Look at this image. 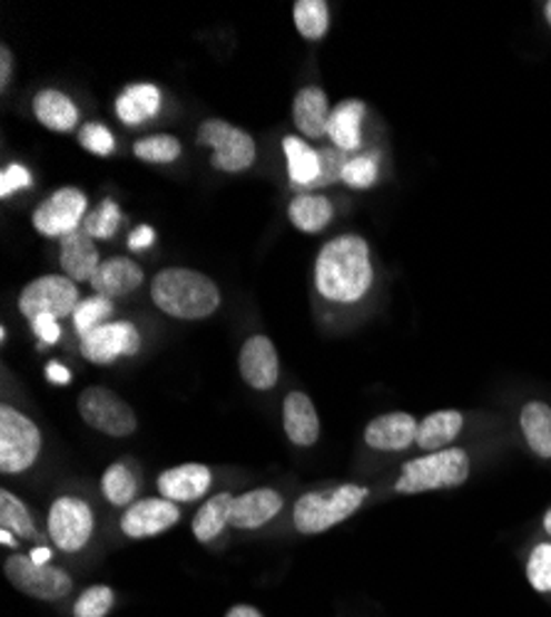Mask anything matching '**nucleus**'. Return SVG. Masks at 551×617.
Instances as JSON below:
<instances>
[{"instance_id": "38", "label": "nucleus", "mask_w": 551, "mask_h": 617, "mask_svg": "<svg viewBox=\"0 0 551 617\" xmlns=\"http://www.w3.org/2000/svg\"><path fill=\"white\" fill-rule=\"evenodd\" d=\"M378 178V161L376 156H356L348 158V164L344 168V183L348 188H371Z\"/></svg>"}, {"instance_id": "35", "label": "nucleus", "mask_w": 551, "mask_h": 617, "mask_svg": "<svg viewBox=\"0 0 551 617\" xmlns=\"http://www.w3.org/2000/svg\"><path fill=\"white\" fill-rule=\"evenodd\" d=\"M111 312H115V306H111V300H107V296H89V300L80 302V306L75 308L72 326L77 334H80V339H85L87 334H92L95 329L102 326L111 316Z\"/></svg>"}, {"instance_id": "2", "label": "nucleus", "mask_w": 551, "mask_h": 617, "mask_svg": "<svg viewBox=\"0 0 551 617\" xmlns=\"http://www.w3.org/2000/svg\"><path fill=\"white\" fill-rule=\"evenodd\" d=\"M151 300L174 319H206L220 306V290L206 274L188 267H168L154 277Z\"/></svg>"}, {"instance_id": "40", "label": "nucleus", "mask_w": 551, "mask_h": 617, "mask_svg": "<svg viewBox=\"0 0 551 617\" xmlns=\"http://www.w3.org/2000/svg\"><path fill=\"white\" fill-rule=\"evenodd\" d=\"M80 144L95 156H109L117 148L115 134H111L105 124H97V121L85 124L80 131Z\"/></svg>"}, {"instance_id": "43", "label": "nucleus", "mask_w": 551, "mask_h": 617, "mask_svg": "<svg viewBox=\"0 0 551 617\" xmlns=\"http://www.w3.org/2000/svg\"><path fill=\"white\" fill-rule=\"evenodd\" d=\"M154 239H156L154 227L151 225H139L137 231L129 235V247L131 249H146L149 245H154Z\"/></svg>"}, {"instance_id": "4", "label": "nucleus", "mask_w": 551, "mask_h": 617, "mask_svg": "<svg viewBox=\"0 0 551 617\" xmlns=\"http://www.w3.org/2000/svg\"><path fill=\"white\" fill-rule=\"evenodd\" d=\"M468 479L470 454L463 448H445L403 464L393 489L399 494H423V491L463 487Z\"/></svg>"}, {"instance_id": "14", "label": "nucleus", "mask_w": 551, "mask_h": 617, "mask_svg": "<svg viewBox=\"0 0 551 617\" xmlns=\"http://www.w3.org/2000/svg\"><path fill=\"white\" fill-rule=\"evenodd\" d=\"M240 375L253 391H273L279 381V356L267 336H250L240 349Z\"/></svg>"}, {"instance_id": "20", "label": "nucleus", "mask_w": 551, "mask_h": 617, "mask_svg": "<svg viewBox=\"0 0 551 617\" xmlns=\"http://www.w3.org/2000/svg\"><path fill=\"white\" fill-rule=\"evenodd\" d=\"M292 117L295 127L307 136V139H324L329 136V99L322 87H302L292 101Z\"/></svg>"}, {"instance_id": "41", "label": "nucleus", "mask_w": 551, "mask_h": 617, "mask_svg": "<svg viewBox=\"0 0 551 617\" xmlns=\"http://www.w3.org/2000/svg\"><path fill=\"white\" fill-rule=\"evenodd\" d=\"M32 186L30 170L22 164H8L0 174V198H10L18 190H28Z\"/></svg>"}, {"instance_id": "3", "label": "nucleus", "mask_w": 551, "mask_h": 617, "mask_svg": "<svg viewBox=\"0 0 551 617\" xmlns=\"http://www.w3.org/2000/svg\"><path fill=\"white\" fill-rule=\"evenodd\" d=\"M368 499V487L344 482L327 489H314L302 494L292 509V523L305 536H317L340 527L362 509Z\"/></svg>"}, {"instance_id": "48", "label": "nucleus", "mask_w": 551, "mask_h": 617, "mask_svg": "<svg viewBox=\"0 0 551 617\" xmlns=\"http://www.w3.org/2000/svg\"><path fill=\"white\" fill-rule=\"evenodd\" d=\"M544 531L551 536V509L544 513Z\"/></svg>"}, {"instance_id": "28", "label": "nucleus", "mask_w": 551, "mask_h": 617, "mask_svg": "<svg viewBox=\"0 0 551 617\" xmlns=\"http://www.w3.org/2000/svg\"><path fill=\"white\" fill-rule=\"evenodd\" d=\"M283 151L287 156V174L295 188H312L319 178V151H314L297 136H285Z\"/></svg>"}, {"instance_id": "5", "label": "nucleus", "mask_w": 551, "mask_h": 617, "mask_svg": "<svg viewBox=\"0 0 551 617\" xmlns=\"http://www.w3.org/2000/svg\"><path fill=\"white\" fill-rule=\"evenodd\" d=\"M3 574L10 586L32 600L58 603L75 590V580L67 570L52 564H40L32 556L13 554L6 558Z\"/></svg>"}, {"instance_id": "26", "label": "nucleus", "mask_w": 551, "mask_h": 617, "mask_svg": "<svg viewBox=\"0 0 551 617\" xmlns=\"http://www.w3.org/2000/svg\"><path fill=\"white\" fill-rule=\"evenodd\" d=\"M233 494L230 491H220V494L210 497L204 507L196 511L194 523H190V531H194L196 541L210 543L216 541L218 536L230 527V509H233Z\"/></svg>"}, {"instance_id": "9", "label": "nucleus", "mask_w": 551, "mask_h": 617, "mask_svg": "<svg viewBox=\"0 0 551 617\" xmlns=\"http://www.w3.org/2000/svg\"><path fill=\"white\" fill-rule=\"evenodd\" d=\"M95 533V511L82 497H58L48 511V539L62 554H80Z\"/></svg>"}, {"instance_id": "1", "label": "nucleus", "mask_w": 551, "mask_h": 617, "mask_svg": "<svg viewBox=\"0 0 551 617\" xmlns=\"http://www.w3.org/2000/svg\"><path fill=\"white\" fill-rule=\"evenodd\" d=\"M314 282L324 300L354 304L364 300L374 284V267L364 237L340 235L322 247L314 267Z\"/></svg>"}, {"instance_id": "31", "label": "nucleus", "mask_w": 551, "mask_h": 617, "mask_svg": "<svg viewBox=\"0 0 551 617\" xmlns=\"http://www.w3.org/2000/svg\"><path fill=\"white\" fill-rule=\"evenodd\" d=\"M139 474L129 462H115L102 474V494L111 507H131L139 494Z\"/></svg>"}, {"instance_id": "36", "label": "nucleus", "mask_w": 551, "mask_h": 617, "mask_svg": "<svg viewBox=\"0 0 551 617\" xmlns=\"http://www.w3.org/2000/svg\"><path fill=\"white\" fill-rule=\"evenodd\" d=\"M119 225H121V210H119V205L115 200H109V198L102 205H99L97 210L87 213V218L82 223L87 235L95 237V239L115 237V233L119 231Z\"/></svg>"}, {"instance_id": "13", "label": "nucleus", "mask_w": 551, "mask_h": 617, "mask_svg": "<svg viewBox=\"0 0 551 617\" xmlns=\"http://www.w3.org/2000/svg\"><path fill=\"white\" fill-rule=\"evenodd\" d=\"M178 521H181V509H178V505H174V501H168L164 497L161 499L149 497V499L134 501L131 507H127L119 527L127 539L141 541L174 529Z\"/></svg>"}, {"instance_id": "27", "label": "nucleus", "mask_w": 551, "mask_h": 617, "mask_svg": "<svg viewBox=\"0 0 551 617\" xmlns=\"http://www.w3.org/2000/svg\"><path fill=\"white\" fill-rule=\"evenodd\" d=\"M520 428L530 450L542 460H551V408L542 400L527 403L520 415Z\"/></svg>"}, {"instance_id": "47", "label": "nucleus", "mask_w": 551, "mask_h": 617, "mask_svg": "<svg viewBox=\"0 0 551 617\" xmlns=\"http://www.w3.org/2000/svg\"><path fill=\"white\" fill-rule=\"evenodd\" d=\"M18 536L13 531H8V529H0V541H3V546H18Z\"/></svg>"}, {"instance_id": "23", "label": "nucleus", "mask_w": 551, "mask_h": 617, "mask_svg": "<svg viewBox=\"0 0 551 617\" xmlns=\"http://www.w3.org/2000/svg\"><path fill=\"white\" fill-rule=\"evenodd\" d=\"M117 117L127 124V127H141L149 119H154L161 109V91L156 85H127L115 101Z\"/></svg>"}, {"instance_id": "46", "label": "nucleus", "mask_w": 551, "mask_h": 617, "mask_svg": "<svg viewBox=\"0 0 551 617\" xmlns=\"http://www.w3.org/2000/svg\"><path fill=\"white\" fill-rule=\"evenodd\" d=\"M225 617H265L260 610L255 608V605H247V603H238L233 605V608L225 613Z\"/></svg>"}, {"instance_id": "50", "label": "nucleus", "mask_w": 551, "mask_h": 617, "mask_svg": "<svg viewBox=\"0 0 551 617\" xmlns=\"http://www.w3.org/2000/svg\"><path fill=\"white\" fill-rule=\"evenodd\" d=\"M6 339H8V331H6V326H0V341H3V344H6Z\"/></svg>"}, {"instance_id": "10", "label": "nucleus", "mask_w": 551, "mask_h": 617, "mask_svg": "<svg viewBox=\"0 0 551 617\" xmlns=\"http://www.w3.org/2000/svg\"><path fill=\"white\" fill-rule=\"evenodd\" d=\"M20 314L32 322L40 314H52L58 319L72 316L75 308L80 306V290L70 277L62 274H45L26 284V290L20 292Z\"/></svg>"}, {"instance_id": "16", "label": "nucleus", "mask_w": 551, "mask_h": 617, "mask_svg": "<svg viewBox=\"0 0 551 617\" xmlns=\"http://www.w3.org/2000/svg\"><path fill=\"white\" fill-rule=\"evenodd\" d=\"M285 507V497L277 489L260 487L233 499L230 527L243 531H255L267 527Z\"/></svg>"}, {"instance_id": "49", "label": "nucleus", "mask_w": 551, "mask_h": 617, "mask_svg": "<svg viewBox=\"0 0 551 617\" xmlns=\"http://www.w3.org/2000/svg\"><path fill=\"white\" fill-rule=\"evenodd\" d=\"M544 16H547V20H549V26H551V0H549V3L544 6Z\"/></svg>"}, {"instance_id": "15", "label": "nucleus", "mask_w": 551, "mask_h": 617, "mask_svg": "<svg viewBox=\"0 0 551 617\" xmlns=\"http://www.w3.org/2000/svg\"><path fill=\"white\" fill-rule=\"evenodd\" d=\"M213 484V470L200 462L178 464L166 470L156 479L161 497L174 501V505H194V501L204 499Z\"/></svg>"}, {"instance_id": "22", "label": "nucleus", "mask_w": 551, "mask_h": 617, "mask_svg": "<svg viewBox=\"0 0 551 617\" xmlns=\"http://www.w3.org/2000/svg\"><path fill=\"white\" fill-rule=\"evenodd\" d=\"M144 282V270L127 257H111L99 265L92 287L97 294L107 296V300H117V296H127L134 290H139Z\"/></svg>"}, {"instance_id": "25", "label": "nucleus", "mask_w": 551, "mask_h": 617, "mask_svg": "<svg viewBox=\"0 0 551 617\" xmlns=\"http://www.w3.org/2000/svg\"><path fill=\"white\" fill-rule=\"evenodd\" d=\"M465 418L457 410H437L425 420L419 422V435H415V444L425 452H437L450 448V442H455L460 432H463Z\"/></svg>"}, {"instance_id": "21", "label": "nucleus", "mask_w": 551, "mask_h": 617, "mask_svg": "<svg viewBox=\"0 0 551 617\" xmlns=\"http://www.w3.org/2000/svg\"><path fill=\"white\" fill-rule=\"evenodd\" d=\"M32 114L45 129L70 134L80 124V109L60 89H42L32 97Z\"/></svg>"}, {"instance_id": "8", "label": "nucleus", "mask_w": 551, "mask_h": 617, "mask_svg": "<svg viewBox=\"0 0 551 617\" xmlns=\"http://www.w3.org/2000/svg\"><path fill=\"white\" fill-rule=\"evenodd\" d=\"M198 144L213 148L210 166L225 174H243L255 164L257 156L253 136L223 119H206L200 124Z\"/></svg>"}, {"instance_id": "18", "label": "nucleus", "mask_w": 551, "mask_h": 617, "mask_svg": "<svg viewBox=\"0 0 551 617\" xmlns=\"http://www.w3.org/2000/svg\"><path fill=\"white\" fill-rule=\"evenodd\" d=\"M283 428L287 440L292 444H297V448H312V444L319 440V432H322L319 415L307 393L302 391L287 393L283 403Z\"/></svg>"}, {"instance_id": "12", "label": "nucleus", "mask_w": 551, "mask_h": 617, "mask_svg": "<svg viewBox=\"0 0 551 617\" xmlns=\"http://www.w3.org/2000/svg\"><path fill=\"white\" fill-rule=\"evenodd\" d=\"M141 349V334L131 322L102 324L87 334L80 344L82 356L95 365H109L121 356H137Z\"/></svg>"}, {"instance_id": "45", "label": "nucleus", "mask_w": 551, "mask_h": 617, "mask_svg": "<svg viewBox=\"0 0 551 617\" xmlns=\"http://www.w3.org/2000/svg\"><path fill=\"white\" fill-rule=\"evenodd\" d=\"M48 379H50L52 383L67 385V383H70V379H72V375H70V371H67V369H65V365H62V363H50V365H48Z\"/></svg>"}, {"instance_id": "34", "label": "nucleus", "mask_w": 551, "mask_h": 617, "mask_svg": "<svg viewBox=\"0 0 551 617\" xmlns=\"http://www.w3.org/2000/svg\"><path fill=\"white\" fill-rule=\"evenodd\" d=\"M117 605V592L111 586H89L72 605V617H107Z\"/></svg>"}, {"instance_id": "19", "label": "nucleus", "mask_w": 551, "mask_h": 617, "mask_svg": "<svg viewBox=\"0 0 551 617\" xmlns=\"http://www.w3.org/2000/svg\"><path fill=\"white\" fill-rule=\"evenodd\" d=\"M60 265L65 270V277H70L75 284L95 280L102 262H99L95 237H89L85 227L60 239Z\"/></svg>"}, {"instance_id": "17", "label": "nucleus", "mask_w": 551, "mask_h": 617, "mask_svg": "<svg viewBox=\"0 0 551 617\" xmlns=\"http://www.w3.org/2000/svg\"><path fill=\"white\" fill-rule=\"evenodd\" d=\"M419 420L411 413H386L374 418L364 430V442L378 452H403L415 444Z\"/></svg>"}, {"instance_id": "44", "label": "nucleus", "mask_w": 551, "mask_h": 617, "mask_svg": "<svg viewBox=\"0 0 551 617\" xmlns=\"http://www.w3.org/2000/svg\"><path fill=\"white\" fill-rule=\"evenodd\" d=\"M10 75H13V55H10V50L0 48V89H8L10 85Z\"/></svg>"}, {"instance_id": "30", "label": "nucleus", "mask_w": 551, "mask_h": 617, "mask_svg": "<svg viewBox=\"0 0 551 617\" xmlns=\"http://www.w3.org/2000/svg\"><path fill=\"white\" fill-rule=\"evenodd\" d=\"M0 529L13 531L18 539H26L32 543L45 541V533L38 529V523L32 519L26 501L8 489L0 491Z\"/></svg>"}, {"instance_id": "11", "label": "nucleus", "mask_w": 551, "mask_h": 617, "mask_svg": "<svg viewBox=\"0 0 551 617\" xmlns=\"http://www.w3.org/2000/svg\"><path fill=\"white\" fill-rule=\"evenodd\" d=\"M87 218V196L72 186L55 190L45 198L36 213H32V225L45 237H65L80 231Z\"/></svg>"}, {"instance_id": "37", "label": "nucleus", "mask_w": 551, "mask_h": 617, "mask_svg": "<svg viewBox=\"0 0 551 617\" xmlns=\"http://www.w3.org/2000/svg\"><path fill=\"white\" fill-rule=\"evenodd\" d=\"M527 580L537 592H551V543H539L527 561Z\"/></svg>"}, {"instance_id": "6", "label": "nucleus", "mask_w": 551, "mask_h": 617, "mask_svg": "<svg viewBox=\"0 0 551 617\" xmlns=\"http://www.w3.org/2000/svg\"><path fill=\"white\" fill-rule=\"evenodd\" d=\"M42 450L40 428L18 408H0V472L20 474L38 462Z\"/></svg>"}, {"instance_id": "7", "label": "nucleus", "mask_w": 551, "mask_h": 617, "mask_svg": "<svg viewBox=\"0 0 551 617\" xmlns=\"http://www.w3.org/2000/svg\"><path fill=\"white\" fill-rule=\"evenodd\" d=\"M77 410L89 428L107 438H129L139 428L134 408L105 385L85 388L77 398Z\"/></svg>"}, {"instance_id": "29", "label": "nucleus", "mask_w": 551, "mask_h": 617, "mask_svg": "<svg viewBox=\"0 0 551 617\" xmlns=\"http://www.w3.org/2000/svg\"><path fill=\"white\" fill-rule=\"evenodd\" d=\"M287 218L302 233H322L334 218V205L324 196L305 193V196H297L289 203Z\"/></svg>"}, {"instance_id": "42", "label": "nucleus", "mask_w": 551, "mask_h": 617, "mask_svg": "<svg viewBox=\"0 0 551 617\" xmlns=\"http://www.w3.org/2000/svg\"><path fill=\"white\" fill-rule=\"evenodd\" d=\"M30 329H32V334H36L45 346H50V344H58L60 336H62V329L58 324V316H52V314H40L36 316L30 322Z\"/></svg>"}, {"instance_id": "33", "label": "nucleus", "mask_w": 551, "mask_h": 617, "mask_svg": "<svg viewBox=\"0 0 551 617\" xmlns=\"http://www.w3.org/2000/svg\"><path fill=\"white\" fill-rule=\"evenodd\" d=\"M184 146L171 134H156L146 136L134 144V156L141 158L146 164H174L181 156Z\"/></svg>"}, {"instance_id": "24", "label": "nucleus", "mask_w": 551, "mask_h": 617, "mask_svg": "<svg viewBox=\"0 0 551 617\" xmlns=\"http://www.w3.org/2000/svg\"><path fill=\"white\" fill-rule=\"evenodd\" d=\"M366 117V105L362 99H344L332 109L329 136L332 144L342 151L362 148V121Z\"/></svg>"}, {"instance_id": "32", "label": "nucleus", "mask_w": 551, "mask_h": 617, "mask_svg": "<svg viewBox=\"0 0 551 617\" xmlns=\"http://www.w3.org/2000/svg\"><path fill=\"white\" fill-rule=\"evenodd\" d=\"M295 26L305 40H322L329 30V6L324 0H297L295 3Z\"/></svg>"}, {"instance_id": "39", "label": "nucleus", "mask_w": 551, "mask_h": 617, "mask_svg": "<svg viewBox=\"0 0 551 617\" xmlns=\"http://www.w3.org/2000/svg\"><path fill=\"white\" fill-rule=\"evenodd\" d=\"M348 164V156L346 151H342V148L336 146H327L319 151V178L314 180L312 188H327L332 186V183L342 180L344 178V168Z\"/></svg>"}]
</instances>
